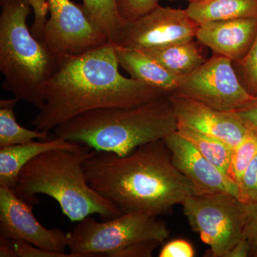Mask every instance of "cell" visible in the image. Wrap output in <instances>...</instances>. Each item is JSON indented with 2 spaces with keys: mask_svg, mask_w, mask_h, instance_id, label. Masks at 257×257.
<instances>
[{
  "mask_svg": "<svg viewBox=\"0 0 257 257\" xmlns=\"http://www.w3.org/2000/svg\"><path fill=\"white\" fill-rule=\"evenodd\" d=\"M169 1H174V0H169ZM189 2L197 1V0H188Z\"/></svg>",
  "mask_w": 257,
  "mask_h": 257,
  "instance_id": "d6a6232c",
  "label": "cell"
},
{
  "mask_svg": "<svg viewBox=\"0 0 257 257\" xmlns=\"http://www.w3.org/2000/svg\"><path fill=\"white\" fill-rule=\"evenodd\" d=\"M236 111L248 126L257 131V96L251 102Z\"/></svg>",
  "mask_w": 257,
  "mask_h": 257,
  "instance_id": "4dcf8cb0",
  "label": "cell"
},
{
  "mask_svg": "<svg viewBox=\"0 0 257 257\" xmlns=\"http://www.w3.org/2000/svg\"><path fill=\"white\" fill-rule=\"evenodd\" d=\"M199 25L186 10L158 7L135 21L126 23L114 43L140 50L196 39Z\"/></svg>",
  "mask_w": 257,
  "mask_h": 257,
  "instance_id": "30bf717a",
  "label": "cell"
},
{
  "mask_svg": "<svg viewBox=\"0 0 257 257\" xmlns=\"http://www.w3.org/2000/svg\"><path fill=\"white\" fill-rule=\"evenodd\" d=\"M242 71L243 85L253 96H257V35L251 49L239 64Z\"/></svg>",
  "mask_w": 257,
  "mask_h": 257,
  "instance_id": "cb8c5ba5",
  "label": "cell"
},
{
  "mask_svg": "<svg viewBox=\"0 0 257 257\" xmlns=\"http://www.w3.org/2000/svg\"><path fill=\"white\" fill-rule=\"evenodd\" d=\"M177 133L192 144L211 163L234 179L231 168L232 147L219 139L192 128L178 126Z\"/></svg>",
  "mask_w": 257,
  "mask_h": 257,
  "instance_id": "d6986e66",
  "label": "cell"
},
{
  "mask_svg": "<svg viewBox=\"0 0 257 257\" xmlns=\"http://www.w3.org/2000/svg\"><path fill=\"white\" fill-rule=\"evenodd\" d=\"M18 101L16 97L0 100V148L50 139V133L29 130L19 124L15 111Z\"/></svg>",
  "mask_w": 257,
  "mask_h": 257,
  "instance_id": "ffe728a7",
  "label": "cell"
},
{
  "mask_svg": "<svg viewBox=\"0 0 257 257\" xmlns=\"http://www.w3.org/2000/svg\"><path fill=\"white\" fill-rule=\"evenodd\" d=\"M187 14L197 25L235 19L257 18V0L189 2Z\"/></svg>",
  "mask_w": 257,
  "mask_h": 257,
  "instance_id": "e0dca14e",
  "label": "cell"
},
{
  "mask_svg": "<svg viewBox=\"0 0 257 257\" xmlns=\"http://www.w3.org/2000/svg\"><path fill=\"white\" fill-rule=\"evenodd\" d=\"M84 145L56 138L0 148V185L14 189L19 175L27 164L44 152L54 150H80Z\"/></svg>",
  "mask_w": 257,
  "mask_h": 257,
  "instance_id": "9a60e30c",
  "label": "cell"
},
{
  "mask_svg": "<svg viewBox=\"0 0 257 257\" xmlns=\"http://www.w3.org/2000/svg\"><path fill=\"white\" fill-rule=\"evenodd\" d=\"M232 61L213 53L190 73L182 76L173 95L183 96L221 111H237L255 98L238 79Z\"/></svg>",
  "mask_w": 257,
  "mask_h": 257,
  "instance_id": "ba28073f",
  "label": "cell"
},
{
  "mask_svg": "<svg viewBox=\"0 0 257 257\" xmlns=\"http://www.w3.org/2000/svg\"><path fill=\"white\" fill-rule=\"evenodd\" d=\"M50 18L42 40L57 55H79L109 42L71 0H47Z\"/></svg>",
  "mask_w": 257,
  "mask_h": 257,
  "instance_id": "9c48e42d",
  "label": "cell"
},
{
  "mask_svg": "<svg viewBox=\"0 0 257 257\" xmlns=\"http://www.w3.org/2000/svg\"><path fill=\"white\" fill-rule=\"evenodd\" d=\"M84 168L90 187L122 214L165 215L189 197L205 193L174 165L165 140L142 145L125 156L96 151Z\"/></svg>",
  "mask_w": 257,
  "mask_h": 257,
  "instance_id": "7a4b0ae2",
  "label": "cell"
},
{
  "mask_svg": "<svg viewBox=\"0 0 257 257\" xmlns=\"http://www.w3.org/2000/svg\"><path fill=\"white\" fill-rule=\"evenodd\" d=\"M114 43L79 55H64L44 89V104L31 124L53 131L77 115L99 108L130 107L170 95L120 73Z\"/></svg>",
  "mask_w": 257,
  "mask_h": 257,
  "instance_id": "6da1fadb",
  "label": "cell"
},
{
  "mask_svg": "<svg viewBox=\"0 0 257 257\" xmlns=\"http://www.w3.org/2000/svg\"><path fill=\"white\" fill-rule=\"evenodd\" d=\"M0 5L3 88L40 109L45 84L58 68L62 56L52 52L29 29L27 20L32 7L28 0H1Z\"/></svg>",
  "mask_w": 257,
  "mask_h": 257,
  "instance_id": "5b68a950",
  "label": "cell"
},
{
  "mask_svg": "<svg viewBox=\"0 0 257 257\" xmlns=\"http://www.w3.org/2000/svg\"><path fill=\"white\" fill-rule=\"evenodd\" d=\"M194 248L190 243L184 239L172 240L160 250V257H193Z\"/></svg>",
  "mask_w": 257,
  "mask_h": 257,
  "instance_id": "f546056e",
  "label": "cell"
},
{
  "mask_svg": "<svg viewBox=\"0 0 257 257\" xmlns=\"http://www.w3.org/2000/svg\"><path fill=\"white\" fill-rule=\"evenodd\" d=\"M165 141L174 165L197 188L205 193H227L240 200L236 181L211 163L186 139L176 132Z\"/></svg>",
  "mask_w": 257,
  "mask_h": 257,
  "instance_id": "4fadbf2b",
  "label": "cell"
},
{
  "mask_svg": "<svg viewBox=\"0 0 257 257\" xmlns=\"http://www.w3.org/2000/svg\"><path fill=\"white\" fill-rule=\"evenodd\" d=\"M11 240L17 257H74L69 253H56L47 251L26 241Z\"/></svg>",
  "mask_w": 257,
  "mask_h": 257,
  "instance_id": "484cf974",
  "label": "cell"
},
{
  "mask_svg": "<svg viewBox=\"0 0 257 257\" xmlns=\"http://www.w3.org/2000/svg\"><path fill=\"white\" fill-rule=\"evenodd\" d=\"M257 35V18L211 22L199 25L196 39L213 53L241 63Z\"/></svg>",
  "mask_w": 257,
  "mask_h": 257,
  "instance_id": "5bb4252c",
  "label": "cell"
},
{
  "mask_svg": "<svg viewBox=\"0 0 257 257\" xmlns=\"http://www.w3.org/2000/svg\"><path fill=\"white\" fill-rule=\"evenodd\" d=\"M246 211L243 239L247 241L250 250L257 256V203L246 204Z\"/></svg>",
  "mask_w": 257,
  "mask_h": 257,
  "instance_id": "4316f807",
  "label": "cell"
},
{
  "mask_svg": "<svg viewBox=\"0 0 257 257\" xmlns=\"http://www.w3.org/2000/svg\"><path fill=\"white\" fill-rule=\"evenodd\" d=\"M177 130V116L167 95L139 106L87 111L53 132L56 138L96 152L125 156L142 145L165 140Z\"/></svg>",
  "mask_w": 257,
  "mask_h": 257,
  "instance_id": "3957f363",
  "label": "cell"
},
{
  "mask_svg": "<svg viewBox=\"0 0 257 257\" xmlns=\"http://www.w3.org/2000/svg\"><path fill=\"white\" fill-rule=\"evenodd\" d=\"M169 236L167 223L150 213H126L105 221L87 216L67 233V248L74 257H111L135 243L165 242Z\"/></svg>",
  "mask_w": 257,
  "mask_h": 257,
  "instance_id": "8992f818",
  "label": "cell"
},
{
  "mask_svg": "<svg viewBox=\"0 0 257 257\" xmlns=\"http://www.w3.org/2000/svg\"><path fill=\"white\" fill-rule=\"evenodd\" d=\"M82 7L93 25L114 42L124 24L116 0H82Z\"/></svg>",
  "mask_w": 257,
  "mask_h": 257,
  "instance_id": "44dd1931",
  "label": "cell"
},
{
  "mask_svg": "<svg viewBox=\"0 0 257 257\" xmlns=\"http://www.w3.org/2000/svg\"><path fill=\"white\" fill-rule=\"evenodd\" d=\"M239 190L241 202L246 204L257 203V155L245 171Z\"/></svg>",
  "mask_w": 257,
  "mask_h": 257,
  "instance_id": "d4e9b609",
  "label": "cell"
},
{
  "mask_svg": "<svg viewBox=\"0 0 257 257\" xmlns=\"http://www.w3.org/2000/svg\"><path fill=\"white\" fill-rule=\"evenodd\" d=\"M95 152L84 145L74 151L44 152L23 167L13 190L32 205L40 202L39 194L52 197L71 221L77 222L92 214L106 219L117 217L122 214L119 208L88 183L84 165Z\"/></svg>",
  "mask_w": 257,
  "mask_h": 257,
  "instance_id": "277c9868",
  "label": "cell"
},
{
  "mask_svg": "<svg viewBox=\"0 0 257 257\" xmlns=\"http://www.w3.org/2000/svg\"><path fill=\"white\" fill-rule=\"evenodd\" d=\"M0 237L26 241L52 252L64 253L67 233L48 229L34 215L32 204L17 195L13 189L0 185Z\"/></svg>",
  "mask_w": 257,
  "mask_h": 257,
  "instance_id": "8fae6325",
  "label": "cell"
},
{
  "mask_svg": "<svg viewBox=\"0 0 257 257\" xmlns=\"http://www.w3.org/2000/svg\"><path fill=\"white\" fill-rule=\"evenodd\" d=\"M160 0H116V8L124 23L135 21L160 7Z\"/></svg>",
  "mask_w": 257,
  "mask_h": 257,
  "instance_id": "603a6c76",
  "label": "cell"
},
{
  "mask_svg": "<svg viewBox=\"0 0 257 257\" xmlns=\"http://www.w3.org/2000/svg\"><path fill=\"white\" fill-rule=\"evenodd\" d=\"M162 243L156 240L135 243L127 247L119 250L111 255V257H150L154 251Z\"/></svg>",
  "mask_w": 257,
  "mask_h": 257,
  "instance_id": "f1b7e54d",
  "label": "cell"
},
{
  "mask_svg": "<svg viewBox=\"0 0 257 257\" xmlns=\"http://www.w3.org/2000/svg\"><path fill=\"white\" fill-rule=\"evenodd\" d=\"M256 155L257 131L250 128L242 141L233 148L231 168L239 188L245 171Z\"/></svg>",
  "mask_w": 257,
  "mask_h": 257,
  "instance_id": "7402d4cb",
  "label": "cell"
},
{
  "mask_svg": "<svg viewBox=\"0 0 257 257\" xmlns=\"http://www.w3.org/2000/svg\"><path fill=\"white\" fill-rule=\"evenodd\" d=\"M120 67L131 78L172 94L179 78L143 50L119 46L114 43Z\"/></svg>",
  "mask_w": 257,
  "mask_h": 257,
  "instance_id": "2e32d148",
  "label": "cell"
},
{
  "mask_svg": "<svg viewBox=\"0 0 257 257\" xmlns=\"http://www.w3.org/2000/svg\"><path fill=\"white\" fill-rule=\"evenodd\" d=\"M0 256L17 257L13 243L10 239L0 237Z\"/></svg>",
  "mask_w": 257,
  "mask_h": 257,
  "instance_id": "1f68e13d",
  "label": "cell"
},
{
  "mask_svg": "<svg viewBox=\"0 0 257 257\" xmlns=\"http://www.w3.org/2000/svg\"><path fill=\"white\" fill-rule=\"evenodd\" d=\"M178 126L219 139L234 148L247 135L249 126L236 111L214 109L189 98L169 95Z\"/></svg>",
  "mask_w": 257,
  "mask_h": 257,
  "instance_id": "7c38bea8",
  "label": "cell"
},
{
  "mask_svg": "<svg viewBox=\"0 0 257 257\" xmlns=\"http://www.w3.org/2000/svg\"><path fill=\"white\" fill-rule=\"evenodd\" d=\"M202 46V43L193 39L143 51L180 77L190 73L207 60L203 54Z\"/></svg>",
  "mask_w": 257,
  "mask_h": 257,
  "instance_id": "ac0fdd59",
  "label": "cell"
},
{
  "mask_svg": "<svg viewBox=\"0 0 257 257\" xmlns=\"http://www.w3.org/2000/svg\"><path fill=\"white\" fill-rule=\"evenodd\" d=\"M35 14V20L32 25L31 31L34 36L42 40L44 28L47 22L48 13L47 0H28Z\"/></svg>",
  "mask_w": 257,
  "mask_h": 257,
  "instance_id": "83f0119b",
  "label": "cell"
},
{
  "mask_svg": "<svg viewBox=\"0 0 257 257\" xmlns=\"http://www.w3.org/2000/svg\"><path fill=\"white\" fill-rule=\"evenodd\" d=\"M192 229L210 246L209 256L228 257L243 239L246 204L227 193L192 196L182 204Z\"/></svg>",
  "mask_w": 257,
  "mask_h": 257,
  "instance_id": "52a82bcc",
  "label": "cell"
}]
</instances>
